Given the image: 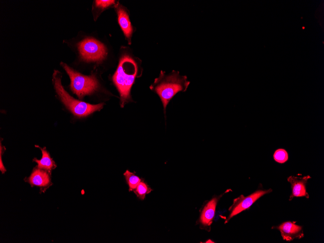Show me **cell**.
Segmentation results:
<instances>
[{"instance_id": "1", "label": "cell", "mask_w": 324, "mask_h": 243, "mask_svg": "<svg viewBox=\"0 0 324 243\" xmlns=\"http://www.w3.org/2000/svg\"><path fill=\"white\" fill-rule=\"evenodd\" d=\"M190 84L187 77L180 75L178 71H173L165 75L164 72L161 71L159 77L155 79L150 88L159 96L165 113L167 105L172 98L178 93L186 91Z\"/></svg>"}, {"instance_id": "2", "label": "cell", "mask_w": 324, "mask_h": 243, "mask_svg": "<svg viewBox=\"0 0 324 243\" xmlns=\"http://www.w3.org/2000/svg\"><path fill=\"white\" fill-rule=\"evenodd\" d=\"M136 63L128 55H123L117 69L113 75V81L120 95L121 107L130 98V92L137 73Z\"/></svg>"}, {"instance_id": "3", "label": "cell", "mask_w": 324, "mask_h": 243, "mask_svg": "<svg viewBox=\"0 0 324 243\" xmlns=\"http://www.w3.org/2000/svg\"><path fill=\"white\" fill-rule=\"evenodd\" d=\"M61 77L59 71L54 70L52 76L54 88L61 101L74 115L78 117H85L103 108V103L93 105L78 100L70 96L61 83Z\"/></svg>"}, {"instance_id": "4", "label": "cell", "mask_w": 324, "mask_h": 243, "mask_svg": "<svg viewBox=\"0 0 324 243\" xmlns=\"http://www.w3.org/2000/svg\"><path fill=\"white\" fill-rule=\"evenodd\" d=\"M60 64L70 77L71 90L80 99L92 94L97 89L98 83L94 76L83 75L71 68L66 64L63 62Z\"/></svg>"}, {"instance_id": "5", "label": "cell", "mask_w": 324, "mask_h": 243, "mask_svg": "<svg viewBox=\"0 0 324 243\" xmlns=\"http://www.w3.org/2000/svg\"><path fill=\"white\" fill-rule=\"evenodd\" d=\"M78 46L81 57L85 61H101L107 54L104 45L93 38L83 39Z\"/></svg>"}, {"instance_id": "6", "label": "cell", "mask_w": 324, "mask_h": 243, "mask_svg": "<svg viewBox=\"0 0 324 243\" xmlns=\"http://www.w3.org/2000/svg\"><path fill=\"white\" fill-rule=\"evenodd\" d=\"M272 192L271 188L267 190L259 189L246 196L242 194L235 198L228 210L229 214L226 219L225 224L228 223L234 216L249 208L260 197Z\"/></svg>"}, {"instance_id": "7", "label": "cell", "mask_w": 324, "mask_h": 243, "mask_svg": "<svg viewBox=\"0 0 324 243\" xmlns=\"http://www.w3.org/2000/svg\"><path fill=\"white\" fill-rule=\"evenodd\" d=\"M223 194L212 198L202 208L199 219V223L201 227L210 231L214 217L217 202Z\"/></svg>"}, {"instance_id": "8", "label": "cell", "mask_w": 324, "mask_h": 243, "mask_svg": "<svg viewBox=\"0 0 324 243\" xmlns=\"http://www.w3.org/2000/svg\"><path fill=\"white\" fill-rule=\"evenodd\" d=\"M49 174L46 170L34 168L30 177L26 178L25 181L28 182L32 187H38L41 192H45L46 189L52 185Z\"/></svg>"}, {"instance_id": "9", "label": "cell", "mask_w": 324, "mask_h": 243, "mask_svg": "<svg viewBox=\"0 0 324 243\" xmlns=\"http://www.w3.org/2000/svg\"><path fill=\"white\" fill-rule=\"evenodd\" d=\"M272 228L278 229L283 239L287 241L300 239L304 236L302 227L291 221L284 222L278 226L273 227Z\"/></svg>"}, {"instance_id": "10", "label": "cell", "mask_w": 324, "mask_h": 243, "mask_svg": "<svg viewBox=\"0 0 324 243\" xmlns=\"http://www.w3.org/2000/svg\"><path fill=\"white\" fill-rule=\"evenodd\" d=\"M310 176L298 177L291 176L288 178L287 180L291 184L292 194L290 196L289 200H292L295 197H305L308 198L309 196L306 191V184L310 178Z\"/></svg>"}, {"instance_id": "11", "label": "cell", "mask_w": 324, "mask_h": 243, "mask_svg": "<svg viewBox=\"0 0 324 243\" xmlns=\"http://www.w3.org/2000/svg\"><path fill=\"white\" fill-rule=\"evenodd\" d=\"M35 146L41 149L42 156L40 160H37L35 158L33 161L37 163V168L46 170L50 174L51 170L56 167L54 161L51 158L46 147L41 148L38 146Z\"/></svg>"}, {"instance_id": "12", "label": "cell", "mask_w": 324, "mask_h": 243, "mask_svg": "<svg viewBox=\"0 0 324 243\" xmlns=\"http://www.w3.org/2000/svg\"><path fill=\"white\" fill-rule=\"evenodd\" d=\"M118 21L125 36L130 39L131 36L132 28L128 14L122 7L117 8Z\"/></svg>"}, {"instance_id": "13", "label": "cell", "mask_w": 324, "mask_h": 243, "mask_svg": "<svg viewBox=\"0 0 324 243\" xmlns=\"http://www.w3.org/2000/svg\"><path fill=\"white\" fill-rule=\"evenodd\" d=\"M126 181L129 186V191H133L142 179L135 175L134 173L130 172L127 170L123 174Z\"/></svg>"}, {"instance_id": "14", "label": "cell", "mask_w": 324, "mask_h": 243, "mask_svg": "<svg viewBox=\"0 0 324 243\" xmlns=\"http://www.w3.org/2000/svg\"><path fill=\"white\" fill-rule=\"evenodd\" d=\"M152 191L151 188L142 179L133 191V192L139 199L143 200L145 198L146 194L150 193Z\"/></svg>"}, {"instance_id": "15", "label": "cell", "mask_w": 324, "mask_h": 243, "mask_svg": "<svg viewBox=\"0 0 324 243\" xmlns=\"http://www.w3.org/2000/svg\"><path fill=\"white\" fill-rule=\"evenodd\" d=\"M274 159L276 162L283 163L288 159L287 152L284 149L279 148L276 150L273 155Z\"/></svg>"}, {"instance_id": "16", "label": "cell", "mask_w": 324, "mask_h": 243, "mask_svg": "<svg viewBox=\"0 0 324 243\" xmlns=\"http://www.w3.org/2000/svg\"><path fill=\"white\" fill-rule=\"evenodd\" d=\"M114 3V0H97L95 1L96 6L102 8L107 7Z\"/></svg>"}]
</instances>
